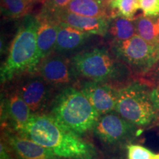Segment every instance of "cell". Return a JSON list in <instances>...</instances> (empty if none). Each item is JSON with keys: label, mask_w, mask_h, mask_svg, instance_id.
<instances>
[{"label": "cell", "mask_w": 159, "mask_h": 159, "mask_svg": "<svg viewBox=\"0 0 159 159\" xmlns=\"http://www.w3.org/2000/svg\"><path fill=\"white\" fill-rule=\"evenodd\" d=\"M40 77L49 85L63 86L72 80L74 69L71 63L60 56H48L43 59L37 68Z\"/></svg>", "instance_id": "30bf717a"}, {"label": "cell", "mask_w": 159, "mask_h": 159, "mask_svg": "<svg viewBox=\"0 0 159 159\" xmlns=\"http://www.w3.org/2000/svg\"><path fill=\"white\" fill-rule=\"evenodd\" d=\"M71 0H44L41 13L52 16L66 7Z\"/></svg>", "instance_id": "603a6c76"}, {"label": "cell", "mask_w": 159, "mask_h": 159, "mask_svg": "<svg viewBox=\"0 0 159 159\" xmlns=\"http://www.w3.org/2000/svg\"><path fill=\"white\" fill-rule=\"evenodd\" d=\"M3 141L10 147L16 159H63L28 136L16 131H5Z\"/></svg>", "instance_id": "ba28073f"}, {"label": "cell", "mask_w": 159, "mask_h": 159, "mask_svg": "<svg viewBox=\"0 0 159 159\" xmlns=\"http://www.w3.org/2000/svg\"><path fill=\"white\" fill-rule=\"evenodd\" d=\"M154 159H159V153L156 154V156H155V158H154Z\"/></svg>", "instance_id": "83f0119b"}, {"label": "cell", "mask_w": 159, "mask_h": 159, "mask_svg": "<svg viewBox=\"0 0 159 159\" xmlns=\"http://www.w3.org/2000/svg\"><path fill=\"white\" fill-rule=\"evenodd\" d=\"M138 77L139 81L148 85L150 89L159 86V58L149 70Z\"/></svg>", "instance_id": "44dd1931"}, {"label": "cell", "mask_w": 159, "mask_h": 159, "mask_svg": "<svg viewBox=\"0 0 159 159\" xmlns=\"http://www.w3.org/2000/svg\"><path fill=\"white\" fill-rule=\"evenodd\" d=\"M51 115L78 134L94 129L100 116L81 90L66 87L55 97Z\"/></svg>", "instance_id": "3957f363"}, {"label": "cell", "mask_w": 159, "mask_h": 159, "mask_svg": "<svg viewBox=\"0 0 159 159\" xmlns=\"http://www.w3.org/2000/svg\"><path fill=\"white\" fill-rule=\"evenodd\" d=\"M128 159H154L156 154L141 145L130 144L128 146Z\"/></svg>", "instance_id": "7402d4cb"}, {"label": "cell", "mask_w": 159, "mask_h": 159, "mask_svg": "<svg viewBox=\"0 0 159 159\" xmlns=\"http://www.w3.org/2000/svg\"><path fill=\"white\" fill-rule=\"evenodd\" d=\"M15 155L5 141H1L0 144V159H16Z\"/></svg>", "instance_id": "d4e9b609"}, {"label": "cell", "mask_w": 159, "mask_h": 159, "mask_svg": "<svg viewBox=\"0 0 159 159\" xmlns=\"http://www.w3.org/2000/svg\"><path fill=\"white\" fill-rule=\"evenodd\" d=\"M150 96L151 98H152V102H153L155 107H156L159 114V86L151 89Z\"/></svg>", "instance_id": "484cf974"}, {"label": "cell", "mask_w": 159, "mask_h": 159, "mask_svg": "<svg viewBox=\"0 0 159 159\" xmlns=\"http://www.w3.org/2000/svg\"><path fill=\"white\" fill-rule=\"evenodd\" d=\"M39 25L37 28V47L40 62L55 50L56 45L58 21L44 13H41L37 17Z\"/></svg>", "instance_id": "4fadbf2b"}, {"label": "cell", "mask_w": 159, "mask_h": 159, "mask_svg": "<svg viewBox=\"0 0 159 159\" xmlns=\"http://www.w3.org/2000/svg\"><path fill=\"white\" fill-rule=\"evenodd\" d=\"M34 0H1V12L7 18L17 19L28 15Z\"/></svg>", "instance_id": "d6986e66"}, {"label": "cell", "mask_w": 159, "mask_h": 159, "mask_svg": "<svg viewBox=\"0 0 159 159\" xmlns=\"http://www.w3.org/2000/svg\"><path fill=\"white\" fill-rule=\"evenodd\" d=\"M37 17H24L9 48V52L0 70L1 83L11 81L25 72L37 70L40 63L37 47Z\"/></svg>", "instance_id": "7a4b0ae2"}, {"label": "cell", "mask_w": 159, "mask_h": 159, "mask_svg": "<svg viewBox=\"0 0 159 159\" xmlns=\"http://www.w3.org/2000/svg\"><path fill=\"white\" fill-rule=\"evenodd\" d=\"M139 5L145 16L155 17L159 15V0H139Z\"/></svg>", "instance_id": "cb8c5ba5"}, {"label": "cell", "mask_w": 159, "mask_h": 159, "mask_svg": "<svg viewBox=\"0 0 159 159\" xmlns=\"http://www.w3.org/2000/svg\"><path fill=\"white\" fill-rule=\"evenodd\" d=\"M63 159H94L96 148L52 115H32L23 134Z\"/></svg>", "instance_id": "6da1fadb"}, {"label": "cell", "mask_w": 159, "mask_h": 159, "mask_svg": "<svg viewBox=\"0 0 159 159\" xmlns=\"http://www.w3.org/2000/svg\"><path fill=\"white\" fill-rule=\"evenodd\" d=\"M64 9L85 16L111 19L109 0H71Z\"/></svg>", "instance_id": "2e32d148"}, {"label": "cell", "mask_w": 159, "mask_h": 159, "mask_svg": "<svg viewBox=\"0 0 159 159\" xmlns=\"http://www.w3.org/2000/svg\"><path fill=\"white\" fill-rule=\"evenodd\" d=\"M136 34L150 44L159 45V26L157 20L148 16H140L134 21Z\"/></svg>", "instance_id": "ac0fdd59"}, {"label": "cell", "mask_w": 159, "mask_h": 159, "mask_svg": "<svg viewBox=\"0 0 159 159\" xmlns=\"http://www.w3.org/2000/svg\"><path fill=\"white\" fill-rule=\"evenodd\" d=\"M5 108L6 111L5 114H7L11 119L16 132L23 134L27 123L33 114L30 108L17 91L8 97Z\"/></svg>", "instance_id": "5bb4252c"}, {"label": "cell", "mask_w": 159, "mask_h": 159, "mask_svg": "<svg viewBox=\"0 0 159 159\" xmlns=\"http://www.w3.org/2000/svg\"><path fill=\"white\" fill-rule=\"evenodd\" d=\"M108 33L114 38V41H125L136 34V25L133 20L126 18H111Z\"/></svg>", "instance_id": "e0dca14e"}, {"label": "cell", "mask_w": 159, "mask_h": 159, "mask_svg": "<svg viewBox=\"0 0 159 159\" xmlns=\"http://www.w3.org/2000/svg\"><path fill=\"white\" fill-rule=\"evenodd\" d=\"M48 85L41 77H30L24 81L17 90L33 114H39L47 104L49 96Z\"/></svg>", "instance_id": "7c38bea8"}, {"label": "cell", "mask_w": 159, "mask_h": 159, "mask_svg": "<svg viewBox=\"0 0 159 159\" xmlns=\"http://www.w3.org/2000/svg\"><path fill=\"white\" fill-rule=\"evenodd\" d=\"M51 16L57 21L67 24L90 35L104 36L108 33L110 21L108 18L85 16L71 13L65 9L56 12Z\"/></svg>", "instance_id": "8fae6325"}, {"label": "cell", "mask_w": 159, "mask_h": 159, "mask_svg": "<svg viewBox=\"0 0 159 159\" xmlns=\"http://www.w3.org/2000/svg\"><path fill=\"white\" fill-rule=\"evenodd\" d=\"M151 89L137 81L119 90L116 113L136 126H147L158 117V112L150 96Z\"/></svg>", "instance_id": "277c9868"}, {"label": "cell", "mask_w": 159, "mask_h": 159, "mask_svg": "<svg viewBox=\"0 0 159 159\" xmlns=\"http://www.w3.org/2000/svg\"><path fill=\"white\" fill-rule=\"evenodd\" d=\"M81 91L99 115L116 109L119 90L107 83L87 81L83 83Z\"/></svg>", "instance_id": "9c48e42d"}, {"label": "cell", "mask_w": 159, "mask_h": 159, "mask_svg": "<svg viewBox=\"0 0 159 159\" xmlns=\"http://www.w3.org/2000/svg\"><path fill=\"white\" fill-rule=\"evenodd\" d=\"M112 50L119 60L139 75L144 74L158 60L157 47L136 34L125 41H114Z\"/></svg>", "instance_id": "8992f818"}, {"label": "cell", "mask_w": 159, "mask_h": 159, "mask_svg": "<svg viewBox=\"0 0 159 159\" xmlns=\"http://www.w3.org/2000/svg\"><path fill=\"white\" fill-rule=\"evenodd\" d=\"M136 125L128 122L118 113H108L100 115L95 125L94 130L101 141L114 144L128 140L134 136Z\"/></svg>", "instance_id": "52a82bcc"}, {"label": "cell", "mask_w": 159, "mask_h": 159, "mask_svg": "<svg viewBox=\"0 0 159 159\" xmlns=\"http://www.w3.org/2000/svg\"><path fill=\"white\" fill-rule=\"evenodd\" d=\"M157 23H158V25L159 26V17L158 18V19H157Z\"/></svg>", "instance_id": "f1b7e54d"}, {"label": "cell", "mask_w": 159, "mask_h": 159, "mask_svg": "<svg viewBox=\"0 0 159 159\" xmlns=\"http://www.w3.org/2000/svg\"><path fill=\"white\" fill-rule=\"evenodd\" d=\"M90 34L58 21V31L55 50L66 52L74 50L84 43Z\"/></svg>", "instance_id": "9a60e30c"}, {"label": "cell", "mask_w": 159, "mask_h": 159, "mask_svg": "<svg viewBox=\"0 0 159 159\" xmlns=\"http://www.w3.org/2000/svg\"><path fill=\"white\" fill-rule=\"evenodd\" d=\"M75 72L91 81L107 83L121 75L118 63L105 49H94L72 57Z\"/></svg>", "instance_id": "5b68a950"}, {"label": "cell", "mask_w": 159, "mask_h": 159, "mask_svg": "<svg viewBox=\"0 0 159 159\" xmlns=\"http://www.w3.org/2000/svg\"><path fill=\"white\" fill-rule=\"evenodd\" d=\"M157 55H158V59L159 58V45L157 47Z\"/></svg>", "instance_id": "4316f807"}, {"label": "cell", "mask_w": 159, "mask_h": 159, "mask_svg": "<svg viewBox=\"0 0 159 159\" xmlns=\"http://www.w3.org/2000/svg\"><path fill=\"white\" fill-rule=\"evenodd\" d=\"M111 19L123 17L133 20L139 9V0H109Z\"/></svg>", "instance_id": "ffe728a7"}]
</instances>
